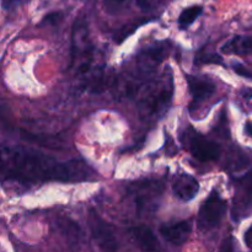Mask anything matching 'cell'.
Instances as JSON below:
<instances>
[{"label": "cell", "mask_w": 252, "mask_h": 252, "mask_svg": "<svg viewBox=\"0 0 252 252\" xmlns=\"http://www.w3.org/2000/svg\"><path fill=\"white\" fill-rule=\"evenodd\" d=\"M192 230V224L189 220H182L174 224H164L160 226L159 233L166 243L174 246H181L189 240Z\"/></svg>", "instance_id": "cell-10"}, {"label": "cell", "mask_w": 252, "mask_h": 252, "mask_svg": "<svg viewBox=\"0 0 252 252\" xmlns=\"http://www.w3.org/2000/svg\"><path fill=\"white\" fill-rule=\"evenodd\" d=\"M234 70H235V73H238L239 75L245 76V78L248 79H252L251 71H249L248 69H246L244 65H241V64H234Z\"/></svg>", "instance_id": "cell-21"}, {"label": "cell", "mask_w": 252, "mask_h": 252, "mask_svg": "<svg viewBox=\"0 0 252 252\" xmlns=\"http://www.w3.org/2000/svg\"><path fill=\"white\" fill-rule=\"evenodd\" d=\"M186 80L189 84V94L193 98L192 105H198V103L208 100L216 93V85L208 78L189 74V75H186Z\"/></svg>", "instance_id": "cell-11"}, {"label": "cell", "mask_w": 252, "mask_h": 252, "mask_svg": "<svg viewBox=\"0 0 252 252\" xmlns=\"http://www.w3.org/2000/svg\"><path fill=\"white\" fill-rule=\"evenodd\" d=\"M166 53V43H158L138 54L135 71L133 74L134 81L129 86V93H135L137 90H139L140 86L144 85V83H147V80H149V76L155 73L158 65L161 63Z\"/></svg>", "instance_id": "cell-4"}, {"label": "cell", "mask_w": 252, "mask_h": 252, "mask_svg": "<svg viewBox=\"0 0 252 252\" xmlns=\"http://www.w3.org/2000/svg\"><path fill=\"white\" fill-rule=\"evenodd\" d=\"M22 1H25V0H1L4 9H10V7L16 6V5L21 4Z\"/></svg>", "instance_id": "cell-22"}, {"label": "cell", "mask_w": 252, "mask_h": 252, "mask_svg": "<svg viewBox=\"0 0 252 252\" xmlns=\"http://www.w3.org/2000/svg\"><path fill=\"white\" fill-rule=\"evenodd\" d=\"M245 243L249 248L252 249V225L249 228V230L245 233Z\"/></svg>", "instance_id": "cell-23"}, {"label": "cell", "mask_w": 252, "mask_h": 252, "mask_svg": "<svg viewBox=\"0 0 252 252\" xmlns=\"http://www.w3.org/2000/svg\"><path fill=\"white\" fill-rule=\"evenodd\" d=\"M162 191L164 185L157 180L133 182L128 187V192L134 201L138 214L153 213L157 209Z\"/></svg>", "instance_id": "cell-5"}, {"label": "cell", "mask_w": 252, "mask_h": 252, "mask_svg": "<svg viewBox=\"0 0 252 252\" xmlns=\"http://www.w3.org/2000/svg\"><path fill=\"white\" fill-rule=\"evenodd\" d=\"M202 11H203V9H202V6H199V5H194V6L185 9L179 17L180 27H181V29H186L189 25L193 24V22L198 19L199 15L202 14Z\"/></svg>", "instance_id": "cell-15"}, {"label": "cell", "mask_w": 252, "mask_h": 252, "mask_svg": "<svg viewBox=\"0 0 252 252\" xmlns=\"http://www.w3.org/2000/svg\"><path fill=\"white\" fill-rule=\"evenodd\" d=\"M137 5L143 11H149L154 7L155 0H137Z\"/></svg>", "instance_id": "cell-20"}, {"label": "cell", "mask_w": 252, "mask_h": 252, "mask_svg": "<svg viewBox=\"0 0 252 252\" xmlns=\"http://www.w3.org/2000/svg\"><path fill=\"white\" fill-rule=\"evenodd\" d=\"M221 52L226 54H236V56H249L252 53V36L238 34L229 39L221 47Z\"/></svg>", "instance_id": "cell-14"}, {"label": "cell", "mask_w": 252, "mask_h": 252, "mask_svg": "<svg viewBox=\"0 0 252 252\" xmlns=\"http://www.w3.org/2000/svg\"><path fill=\"white\" fill-rule=\"evenodd\" d=\"M198 62L201 63H221V58L218 54H204L198 57Z\"/></svg>", "instance_id": "cell-19"}, {"label": "cell", "mask_w": 252, "mask_h": 252, "mask_svg": "<svg viewBox=\"0 0 252 252\" xmlns=\"http://www.w3.org/2000/svg\"><path fill=\"white\" fill-rule=\"evenodd\" d=\"M235 193L233 197L231 218L240 221L252 214V172L244 175L234 181Z\"/></svg>", "instance_id": "cell-7"}, {"label": "cell", "mask_w": 252, "mask_h": 252, "mask_svg": "<svg viewBox=\"0 0 252 252\" xmlns=\"http://www.w3.org/2000/svg\"><path fill=\"white\" fill-rule=\"evenodd\" d=\"M186 148L192 157L201 162L214 161L221 154V148L218 143L192 129L186 133Z\"/></svg>", "instance_id": "cell-8"}, {"label": "cell", "mask_w": 252, "mask_h": 252, "mask_svg": "<svg viewBox=\"0 0 252 252\" xmlns=\"http://www.w3.org/2000/svg\"><path fill=\"white\" fill-rule=\"evenodd\" d=\"M228 204L225 199L221 198L218 191L213 189L199 209L197 217V225L202 231H208L217 228L220 224L224 214L226 213Z\"/></svg>", "instance_id": "cell-6"}, {"label": "cell", "mask_w": 252, "mask_h": 252, "mask_svg": "<svg viewBox=\"0 0 252 252\" xmlns=\"http://www.w3.org/2000/svg\"><path fill=\"white\" fill-rule=\"evenodd\" d=\"M62 17H63V14H62V12H58V11L51 12V14L46 15V16L43 17L41 24H38V26L43 27V26H48V25H56L61 21Z\"/></svg>", "instance_id": "cell-18"}, {"label": "cell", "mask_w": 252, "mask_h": 252, "mask_svg": "<svg viewBox=\"0 0 252 252\" xmlns=\"http://www.w3.org/2000/svg\"><path fill=\"white\" fill-rule=\"evenodd\" d=\"M245 133L249 135V137H252V122H246Z\"/></svg>", "instance_id": "cell-24"}, {"label": "cell", "mask_w": 252, "mask_h": 252, "mask_svg": "<svg viewBox=\"0 0 252 252\" xmlns=\"http://www.w3.org/2000/svg\"><path fill=\"white\" fill-rule=\"evenodd\" d=\"M58 225L62 226V231H63L65 235H68L69 238L78 239L79 236H80V229L74 224V221L64 219V220L59 221Z\"/></svg>", "instance_id": "cell-17"}, {"label": "cell", "mask_w": 252, "mask_h": 252, "mask_svg": "<svg viewBox=\"0 0 252 252\" xmlns=\"http://www.w3.org/2000/svg\"><path fill=\"white\" fill-rule=\"evenodd\" d=\"M174 96V79L170 66L164 73L144 89L142 97L138 101L140 115L143 117H154L160 116L167 110Z\"/></svg>", "instance_id": "cell-2"}, {"label": "cell", "mask_w": 252, "mask_h": 252, "mask_svg": "<svg viewBox=\"0 0 252 252\" xmlns=\"http://www.w3.org/2000/svg\"><path fill=\"white\" fill-rule=\"evenodd\" d=\"M2 181L20 184L37 182H83L88 181L94 171L80 160L61 161L32 148L2 147L1 149Z\"/></svg>", "instance_id": "cell-1"}, {"label": "cell", "mask_w": 252, "mask_h": 252, "mask_svg": "<svg viewBox=\"0 0 252 252\" xmlns=\"http://www.w3.org/2000/svg\"><path fill=\"white\" fill-rule=\"evenodd\" d=\"M106 12L110 15H117L125 11L130 4V0H102Z\"/></svg>", "instance_id": "cell-16"}, {"label": "cell", "mask_w": 252, "mask_h": 252, "mask_svg": "<svg viewBox=\"0 0 252 252\" xmlns=\"http://www.w3.org/2000/svg\"><path fill=\"white\" fill-rule=\"evenodd\" d=\"M130 238L134 240V243L139 246L142 250L145 251H155L159 249V241L157 236L153 233L150 228L145 225L133 226L128 230Z\"/></svg>", "instance_id": "cell-13"}, {"label": "cell", "mask_w": 252, "mask_h": 252, "mask_svg": "<svg viewBox=\"0 0 252 252\" xmlns=\"http://www.w3.org/2000/svg\"><path fill=\"white\" fill-rule=\"evenodd\" d=\"M172 191L176 198L182 202H189L197 196L199 191V184L193 176L189 174L177 175L172 184Z\"/></svg>", "instance_id": "cell-12"}, {"label": "cell", "mask_w": 252, "mask_h": 252, "mask_svg": "<svg viewBox=\"0 0 252 252\" xmlns=\"http://www.w3.org/2000/svg\"><path fill=\"white\" fill-rule=\"evenodd\" d=\"M94 49L89 39V30L85 21H76L71 32L70 68L79 74H86L91 68Z\"/></svg>", "instance_id": "cell-3"}, {"label": "cell", "mask_w": 252, "mask_h": 252, "mask_svg": "<svg viewBox=\"0 0 252 252\" xmlns=\"http://www.w3.org/2000/svg\"><path fill=\"white\" fill-rule=\"evenodd\" d=\"M88 219L91 235H93L94 240L97 244L98 248L105 251L117 250V240H116L115 234H113V230L110 224L102 220L94 209L90 211Z\"/></svg>", "instance_id": "cell-9"}]
</instances>
